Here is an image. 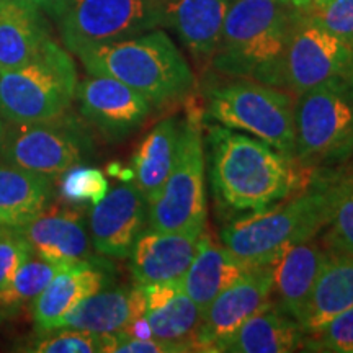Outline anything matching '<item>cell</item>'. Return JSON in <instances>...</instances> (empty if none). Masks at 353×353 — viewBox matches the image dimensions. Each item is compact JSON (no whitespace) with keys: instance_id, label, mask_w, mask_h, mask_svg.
<instances>
[{"instance_id":"ffe728a7","label":"cell","mask_w":353,"mask_h":353,"mask_svg":"<svg viewBox=\"0 0 353 353\" xmlns=\"http://www.w3.org/2000/svg\"><path fill=\"white\" fill-rule=\"evenodd\" d=\"M145 314L143 286L100 290L68 312L59 327L87 330L94 334H117ZM57 327V329H59Z\"/></svg>"},{"instance_id":"f35d334b","label":"cell","mask_w":353,"mask_h":353,"mask_svg":"<svg viewBox=\"0 0 353 353\" xmlns=\"http://www.w3.org/2000/svg\"><path fill=\"white\" fill-rule=\"evenodd\" d=\"M307 3H309V2H307Z\"/></svg>"},{"instance_id":"d590c367","label":"cell","mask_w":353,"mask_h":353,"mask_svg":"<svg viewBox=\"0 0 353 353\" xmlns=\"http://www.w3.org/2000/svg\"><path fill=\"white\" fill-rule=\"evenodd\" d=\"M28 2H32L33 6L43 8V10L50 12L51 15H56V13L64 7L69 0H28Z\"/></svg>"},{"instance_id":"f546056e","label":"cell","mask_w":353,"mask_h":353,"mask_svg":"<svg viewBox=\"0 0 353 353\" xmlns=\"http://www.w3.org/2000/svg\"><path fill=\"white\" fill-rule=\"evenodd\" d=\"M105 335L87 330L59 327L46 330L26 348L33 353H103Z\"/></svg>"},{"instance_id":"7a4b0ae2","label":"cell","mask_w":353,"mask_h":353,"mask_svg":"<svg viewBox=\"0 0 353 353\" xmlns=\"http://www.w3.org/2000/svg\"><path fill=\"white\" fill-rule=\"evenodd\" d=\"M345 180L347 175L319 176L298 195L232 221L221 231V244L252 267L272 265L288 247L314 239L325 229Z\"/></svg>"},{"instance_id":"83f0119b","label":"cell","mask_w":353,"mask_h":353,"mask_svg":"<svg viewBox=\"0 0 353 353\" xmlns=\"http://www.w3.org/2000/svg\"><path fill=\"white\" fill-rule=\"evenodd\" d=\"M59 268L38 255H32L19 268L6 288L0 290V316L12 317L33 303Z\"/></svg>"},{"instance_id":"74e56055","label":"cell","mask_w":353,"mask_h":353,"mask_svg":"<svg viewBox=\"0 0 353 353\" xmlns=\"http://www.w3.org/2000/svg\"><path fill=\"white\" fill-rule=\"evenodd\" d=\"M286 2L293 3V6L296 7V8H303V7H306V6H307L309 0H286Z\"/></svg>"},{"instance_id":"8992f818","label":"cell","mask_w":353,"mask_h":353,"mask_svg":"<svg viewBox=\"0 0 353 353\" xmlns=\"http://www.w3.org/2000/svg\"><path fill=\"white\" fill-rule=\"evenodd\" d=\"M294 97L250 79L210 83L206 114L221 126L245 131L286 157L294 159Z\"/></svg>"},{"instance_id":"d4e9b609","label":"cell","mask_w":353,"mask_h":353,"mask_svg":"<svg viewBox=\"0 0 353 353\" xmlns=\"http://www.w3.org/2000/svg\"><path fill=\"white\" fill-rule=\"evenodd\" d=\"M350 307H353V255L332 254L322 268L298 322L304 334H314Z\"/></svg>"},{"instance_id":"1f68e13d","label":"cell","mask_w":353,"mask_h":353,"mask_svg":"<svg viewBox=\"0 0 353 353\" xmlns=\"http://www.w3.org/2000/svg\"><path fill=\"white\" fill-rule=\"evenodd\" d=\"M61 176V195L72 205H95L108 193V180L99 169L77 165Z\"/></svg>"},{"instance_id":"ba28073f","label":"cell","mask_w":353,"mask_h":353,"mask_svg":"<svg viewBox=\"0 0 353 353\" xmlns=\"http://www.w3.org/2000/svg\"><path fill=\"white\" fill-rule=\"evenodd\" d=\"M208 218L205 151L196 123H183L169 176L149 203V229L157 232L203 234Z\"/></svg>"},{"instance_id":"2e32d148","label":"cell","mask_w":353,"mask_h":353,"mask_svg":"<svg viewBox=\"0 0 353 353\" xmlns=\"http://www.w3.org/2000/svg\"><path fill=\"white\" fill-rule=\"evenodd\" d=\"M19 231L28 239L34 255L57 268L100 260L92 255L85 219L77 210L46 206Z\"/></svg>"},{"instance_id":"44dd1931","label":"cell","mask_w":353,"mask_h":353,"mask_svg":"<svg viewBox=\"0 0 353 353\" xmlns=\"http://www.w3.org/2000/svg\"><path fill=\"white\" fill-rule=\"evenodd\" d=\"M234 0H164V26H170L195 57H213Z\"/></svg>"},{"instance_id":"8d00e7d4","label":"cell","mask_w":353,"mask_h":353,"mask_svg":"<svg viewBox=\"0 0 353 353\" xmlns=\"http://www.w3.org/2000/svg\"><path fill=\"white\" fill-rule=\"evenodd\" d=\"M6 138H7V121L0 117V156H2V149H3V144H6Z\"/></svg>"},{"instance_id":"4316f807","label":"cell","mask_w":353,"mask_h":353,"mask_svg":"<svg viewBox=\"0 0 353 353\" xmlns=\"http://www.w3.org/2000/svg\"><path fill=\"white\" fill-rule=\"evenodd\" d=\"M182 126L183 123H180L179 118H165L149 131L134 154V185L148 203L159 195L174 167Z\"/></svg>"},{"instance_id":"d6a6232c","label":"cell","mask_w":353,"mask_h":353,"mask_svg":"<svg viewBox=\"0 0 353 353\" xmlns=\"http://www.w3.org/2000/svg\"><path fill=\"white\" fill-rule=\"evenodd\" d=\"M309 337L303 343L309 350L353 353V307L335 316L317 332L309 334Z\"/></svg>"},{"instance_id":"e575fe53","label":"cell","mask_w":353,"mask_h":353,"mask_svg":"<svg viewBox=\"0 0 353 353\" xmlns=\"http://www.w3.org/2000/svg\"><path fill=\"white\" fill-rule=\"evenodd\" d=\"M103 335V353H185L180 347L156 339H138L125 332Z\"/></svg>"},{"instance_id":"f1b7e54d","label":"cell","mask_w":353,"mask_h":353,"mask_svg":"<svg viewBox=\"0 0 353 353\" xmlns=\"http://www.w3.org/2000/svg\"><path fill=\"white\" fill-rule=\"evenodd\" d=\"M304 19L353 46V0H309Z\"/></svg>"},{"instance_id":"cb8c5ba5","label":"cell","mask_w":353,"mask_h":353,"mask_svg":"<svg viewBox=\"0 0 353 353\" xmlns=\"http://www.w3.org/2000/svg\"><path fill=\"white\" fill-rule=\"evenodd\" d=\"M250 268L252 265L242 262L223 244H216L205 236L200 250L185 273L182 286L205 314L210 304L229 286L237 283Z\"/></svg>"},{"instance_id":"4dcf8cb0","label":"cell","mask_w":353,"mask_h":353,"mask_svg":"<svg viewBox=\"0 0 353 353\" xmlns=\"http://www.w3.org/2000/svg\"><path fill=\"white\" fill-rule=\"evenodd\" d=\"M325 229L322 245L330 254L353 255V174L347 175L345 188Z\"/></svg>"},{"instance_id":"5b68a950","label":"cell","mask_w":353,"mask_h":353,"mask_svg":"<svg viewBox=\"0 0 353 353\" xmlns=\"http://www.w3.org/2000/svg\"><path fill=\"white\" fill-rule=\"evenodd\" d=\"M77 83L72 57L50 38L28 63L0 72V117L17 125L61 117L76 100Z\"/></svg>"},{"instance_id":"7402d4cb","label":"cell","mask_w":353,"mask_h":353,"mask_svg":"<svg viewBox=\"0 0 353 353\" xmlns=\"http://www.w3.org/2000/svg\"><path fill=\"white\" fill-rule=\"evenodd\" d=\"M50 38L41 8L28 0H0V72L28 63Z\"/></svg>"},{"instance_id":"277c9868","label":"cell","mask_w":353,"mask_h":353,"mask_svg":"<svg viewBox=\"0 0 353 353\" xmlns=\"http://www.w3.org/2000/svg\"><path fill=\"white\" fill-rule=\"evenodd\" d=\"M77 56L88 74L117 79L157 107L185 99L195 87V76L182 51L157 28L88 48Z\"/></svg>"},{"instance_id":"3957f363","label":"cell","mask_w":353,"mask_h":353,"mask_svg":"<svg viewBox=\"0 0 353 353\" xmlns=\"http://www.w3.org/2000/svg\"><path fill=\"white\" fill-rule=\"evenodd\" d=\"M299 8L286 0H234L213 68L229 77L280 88V72Z\"/></svg>"},{"instance_id":"484cf974","label":"cell","mask_w":353,"mask_h":353,"mask_svg":"<svg viewBox=\"0 0 353 353\" xmlns=\"http://www.w3.org/2000/svg\"><path fill=\"white\" fill-rule=\"evenodd\" d=\"M52 180L0 162V229H21L46 208Z\"/></svg>"},{"instance_id":"30bf717a","label":"cell","mask_w":353,"mask_h":353,"mask_svg":"<svg viewBox=\"0 0 353 353\" xmlns=\"http://www.w3.org/2000/svg\"><path fill=\"white\" fill-rule=\"evenodd\" d=\"M94 144L74 118L61 117L37 123H10L0 161L54 180L83 162Z\"/></svg>"},{"instance_id":"5bb4252c","label":"cell","mask_w":353,"mask_h":353,"mask_svg":"<svg viewBox=\"0 0 353 353\" xmlns=\"http://www.w3.org/2000/svg\"><path fill=\"white\" fill-rule=\"evenodd\" d=\"M82 117L110 139H123L145 121L152 105L134 88L107 76H88L77 83Z\"/></svg>"},{"instance_id":"4fadbf2b","label":"cell","mask_w":353,"mask_h":353,"mask_svg":"<svg viewBox=\"0 0 353 353\" xmlns=\"http://www.w3.org/2000/svg\"><path fill=\"white\" fill-rule=\"evenodd\" d=\"M92 244L105 257L128 259L136 241L149 229V203L136 185H120L88 214Z\"/></svg>"},{"instance_id":"ac0fdd59","label":"cell","mask_w":353,"mask_h":353,"mask_svg":"<svg viewBox=\"0 0 353 353\" xmlns=\"http://www.w3.org/2000/svg\"><path fill=\"white\" fill-rule=\"evenodd\" d=\"M145 314L152 339L172 343L183 352H198L196 337L203 311L185 293L182 283L143 286Z\"/></svg>"},{"instance_id":"836d02e7","label":"cell","mask_w":353,"mask_h":353,"mask_svg":"<svg viewBox=\"0 0 353 353\" xmlns=\"http://www.w3.org/2000/svg\"><path fill=\"white\" fill-rule=\"evenodd\" d=\"M32 255V245L19 229H0V290L10 283L19 268Z\"/></svg>"},{"instance_id":"8fae6325","label":"cell","mask_w":353,"mask_h":353,"mask_svg":"<svg viewBox=\"0 0 353 353\" xmlns=\"http://www.w3.org/2000/svg\"><path fill=\"white\" fill-rule=\"evenodd\" d=\"M353 79V46L304 19L299 12L280 72V88L301 95Z\"/></svg>"},{"instance_id":"e0dca14e","label":"cell","mask_w":353,"mask_h":353,"mask_svg":"<svg viewBox=\"0 0 353 353\" xmlns=\"http://www.w3.org/2000/svg\"><path fill=\"white\" fill-rule=\"evenodd\" d=\"M108 263L103 260L69 265L57 270L33 301V321L41 332L57 329L79 303L107 286Z\"/></svg>"},{"instance_id":"d6986e66","label":"cell","mask_w":353,"mask_h":353,"mask_svg":"<svg viewBox=\"0 0 353 353\" xmlns=\"http://www.w3.org/2000/svg\"><path fill=\"white\" fill-rule=\"evenodd\" d=\"M330 254L314 239L288 247L272 263L275 306L299 321Z\"/></svg>"},{"instance_id":"7c38bea8","label":"cell","mask_w":353,"mask_h":353,"mask_svg":"<svg viewBox=\"0 0 353 353\" xmlns=\"http://www.w3.org/2000/svg\"><path fill=\"white\" fill-rule=\"evenodd\" d=\"M273 304L272 265L252 267L237 283L219 294L203 314L196 347L211 352L216 343L231 337L250 317Z\"/></svg>"},{"instance_id":"603a6c76","label":"cell","mask_w":353,"mask_h":353,"mask_svg":"<svg viewBox=\"0 0 353 353\" xmlns=\"http://www.w3.org/2000/svg\"><path fill=\"white\" fill-rule=\"evenodd\" d=\"M306 334L296 319L275 306V303L211 348L226 353H288L303 347Z\"/></svg>"},{"instance_id":"6da1fadb","label":"cell","mask_w":353,"mask_h":353,"mask_svg":"<svg viewBox=\"0 0 353 353\" xmlns=\"http://www.w3.org/2000/svg\"><path fill=\"white\" fill-rule=\"evenodd\" d=\"M210 176L219 205L260 211L301 183L296 161L250 134L216 125L208 134Z\"/></svg>"},{"instance_id":"9c48e42d","label":"cell","mask_w":353,"mask_h":353,"mask_svg":"<svg viewBox=\"0 0 353 353\" xmlns=\"http://www.w3.org/2000/svg\"><path fill=\"white\" fill-rule=\"evenodd\" d=\"M54 17L65 48L77 54L164 26V0H69Z\"/></svg>"},{"instance_id":"52a82bcc","label":"cell","mask_w":353,"mask_h":353,"mask_svg":"<svg viewBox=\"0 0 353 353\" xmlns=\"http://www.w3.org/2000/svg\"><path fill=\"white\" fill-rule=\"evenodd\" d=\"M353 154V79L322 85L294 100V161L322 172Z\"/></svg>"},{"instance_id":"9a60e30c","label":"cell","mask_w":353,"mask_h":353,"mask_svg":"<svg viewBox=\"0 0 353 353\" xmlns=\"http://www.w3.org/2000/svg\"><path fill=\"white\" fill-rule=\"evenodd\" d=\"M205 236V232H157L148 229L130 254V268L136 285L182 283Z\"/></svg>"}]
</instances>
